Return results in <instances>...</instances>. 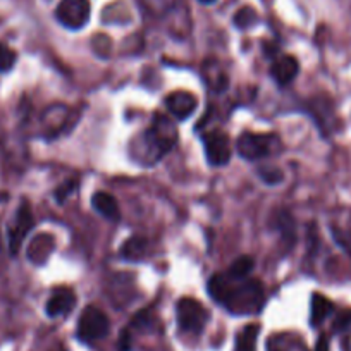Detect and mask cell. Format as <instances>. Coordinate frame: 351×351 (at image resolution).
I'll list each match as a JSON object with an SVG mask.
<instances>
[{
	"mask_svg": "<svg viewBox=\"0 0 351 351\" xmlns=\"http://www.w3.org/2000/svg\"><path fill=\"white\" fill-rule=\"evenodd\" d=\"M92 205L93 208L102 215V217L110 219V221H119L121 217L119 204H117V200L110 193H106V191H97V193L92 197Z\"/></svg>",
	"mask_w": 351,
	"mask_h": 351,
	"instance_id": "cell-12",
	"label": "cell"
},
{
	"mask_svg": "<svg viewBox=\"0 0 351 351\" xmlns=\"http://www.w3.org/2000/svg\"><path fill=\"white\" fill-rule=\"evenodd\" d=\"M334 312V303L320 293H313L310 302V326L317 327Z\"/></svg>",
	"mask_w": 351,
	"mask_h": 351,
	"instance_id": "cell-13",
	"label": "cell"
},
{
	"mask_svg": "<svg viewBox=\"0 0 351 351\" xmlns=\"http://www.w3.org/2000/svg\"><path fill=\"white\" fill-rule=\"evenodd\" d=\"M208 295L232 315H253L265 303L262 282L256 279H234L229 274H215L207 285Z\"/></svg>",
	"mask_w": 351,
	"mask_h": 351,
	"instance_id": "cell-1",
	"label": "cell"
},
{
	"mask_svg": "<svg viewBox=\"0 0 351 351\" xmlns=\"http://www.w3.org/2000/svg\"><path fill=\"white\" fill-rule=\"evenodd\" d=\"M267 351H308L302 337H296L289 332L276 334L269 337Z\"/></svg>",
	"mask_w": 351,
	"mask_h": 351,
	"instance_id": "cell-14",
	"label": "cell"
},
{
	"mask_svg": "<svg viewBox=\"0 0 351 351\" xmlns=\"http://www.w3.org/2000/svg\"><path fill=\"white\" fill-rule=\"evenodd\" d=\"M202 4H214L215 0H200Z\"/></svg>",
	"mask_w": 351,
	"mask_h": 351,
	"instance_id": "cell-27",
	"label": "cell"
},
{
	"mask_svg": "<svg viewBox=\"0 0 351 351\" xmlns=\"http://www.w3.org/2000/svg\"><path fill=\"white\" fill-rule=\"evenodd\" d=\"M74 305H76V295H74L73 289L57 288L47 302L45 312L47 315L56 319V317L67 315L74 308Z\"/></svg>",
	"mask_w": 351,
	"mask_h": 351,
	"instance_id": "cell-10",
	"label": "cell"
},
{
	"mask_svg": "<svg viewBox=\"0 0 351 351\" xmlns=\"http://www.w3.org/2000/svg\"><path fill=\"white\" fill-rule=\"evenodd\" d=\"M202 140H204L205 157H207L208 164L214 167H222L231 160V143L222 131H210V133L204 134Z\"/></svg>",
	"mask_w": 351,
	"mask_h": 351,
	"instance_id": "cell-7",
	"label": "cell"
},
{
	"mask_svg": "<svg viewBox=\"0 0 351 351\" xmlns=\"http://www.w3.org/2000/svg\"><path fill=\"white\" fill-rule=\"evenodd\" d=\"M176 319H178V326L183 332L200 334L204 332L210 315L198 300L184 296L176 305Z\"/></svg>",
	"mask_w": 351,
	"mask_h": 351,
	"instance_id": "cell-4",
	"label": "cell"
},
{
	"mask_svg": "<svg viewBox=\"0 0 351 351\" xmlns=\"http://www.w3.org/2000/svg\"><path fill=\"white\" fill-rule=\"evenodd\" d=\"M92 14L90 0H60L56 9L57 21L67 29H81L86 26Z\"/></svg>",
	"mask_w": 351,
	"mask_h": 351,
	"instance_id": "cell-6",
	"label": "cell"
},
{
	"mask_svg": "<svg viewBox=\"0 0 351 351\" xmlns=\"http://www.w3.org/2000/svg\"><path fill=\"white\" fill-rule=\"evenodd\" d=\"M298 73H300V64L298 60L291 56H285L281 57V59H278L274 64H272V69H271L272 77H274L276 83L281 84V86H286V84L291 83V81L298 76Z\"/></svg>",
	"mask_w": 351,
	"mask_h": 351,
	"instance_id": "cell-11",
	"label": "cell"
},
{
	"mask_svg": "<svg viewBox=\"0 0 351 351\" xmlns=\"http://www.w3.org/2000/svg\"><path fill=\"white\" fill-rule=\"evenodd\" d=\"M77 184H80V181L77 180H69V181H66V183L60 184V186L56 190L57 204H60V205L66 204V202L69 200L71 195L77 190Z\"/></svg>",
	"mask_w": 351,
	"mask_h": 351,
	"instance_id": "cell-23",
	"label": "cell"
},
{
	"mask_svg": "<svg viewBox=\"0 0 351 351\" xmlns=\"http://www.w3.org/2000/svg\"><path fill=\"white\" fill-rule=\"evenodd\" d=\"M350 322H351V312H343L339 317H337L336 322H334V327H336V330L344 329V327L350 326Z\"/></svg>",
	"mask_w": 351,
	"mask_h": 351,
	"instance_id": "cell-24",
	"label": "cell"
},
{
	"mask_svg": "<svg viewBox=\"0 0 351 351\" xmlns=\"http://www.w3.org/2000/svg\"><path fill=\"white\" fill-rule=\"evenodd\" d=\"M148 252V239L141 236H133L121 248V256L126 260H140Z\"/></svg>",
	"mask_w": 351,
	"mask_h": 351,
	"instance_id": "cell-15",
	"label": "cell"
},
{
	"mask_svg": "<svg viewBox=\"0 0 351 351\" xmlns=\"http://www.w3.org/2000/svg\"><path fill=\"white\" fill-rule=\"evenodd\" d=\"M253 265H255V262H253L252 256H239V258L231 265L228 274L234 279H245L248 278L250 272L253 271Z\"/></svg>",
	"mask_w": 351,
	"mask_h": 351,
	"instance_id": "cell-17",
	"label": "cell"
},
{
	"mask_svg": "<svg viewBox=\"0 0 351 351\" xmlns=\"http://www.w3.org/2000/svg\"><path fill=\"white\" fill-rule=\"evenodd\" d=\"M33 224H35V221H33L32 207L28 205V202H23L21 207L16 212L14 222L9 226V252L12 255L19 252L23 241L28 236V232L32 231Z\"/></svg>",
	"mask_w": 351,
	"mask_h": 351,
	"instance_id": "cell-8",
	"label": "cell"
},
{
	"mask_svg": "<svg viewBox=\"0 0 351 351\" xmlns=\"http://www.w3.org/2000/svg\"><path fill=\"white\" fill-rule=\"evenodd\" d=\"M315 351H329V339L326 336H320L317 341Z\"/></svg>",
	"mask_w": 351,
	"mask_h": 351,
	"instance_id": "cell-26",
	"label": "cell"
},
{
	"mask_svg": "<svg viewBox=\"0 0 351 351\" xmlns=\"http://www.w3.org/2000/svg\"><path fill=\"white\" fill-rule=\"evenodd\" d=\"M232 21H234L236 28L248 29L252 28L253 25H256V21H258V14H256V11L253 8H241L234 14Z\"/></svg>",
	"mask_w": 351,
	"mask_h": 351,
	"instance_id": "cell-18",
	"label": "cell"
},
{
	"mask_svg": "<svg viewBox=\"0 0 351 351\" xmlns=\"http://www.w3.org/2000/svg\"><path fill=\"white\" fill-rule=\"evenodd\" d=\"M178 141V128L169 117L155 114L152 126L134 143V157L145 164H155L164 157Z\"/></svg>",
	"mask_w": 351,
	"mask_h": 351,
	"instance_id": "cell-2",
	"label": "cell"
},
{
	"mask_svg": "<svg viewBox=\"0 0 351 351\" xmlns=\"http://www.w3.org/2000/svg\"><path fill=\"white\" fill-rule=\"evenodd\" d=\"M258 332H260V326H256V324H250V326H246L245 329L239 330L238 337H236V350L255 351Z\"/></svg>",
	"mask_w": 351,
	"mask_h": 351,
	"instance_id": "cell-16",
	"label": "cell"
},
{
	"mask_svg": "<svg viewBox=\"0 0 351 351\" xmlns=\"http://www.w3.org/2000/svg\"><path fill=\"white\" fill-rule=\"evenodd\" d=\"M276 143H278V138L272 134L243 133L236 140V150H238L239 157L245 160L256 162L272 155Z\"/></svg>",
	"mask_w": 351,
	"mask_h": 351,
	"instance_id": "cell-5",
	"label": "cell"
},
{
	"mask_svg": "<svg viewBox=\"0 0 351 351\" xmlns=\"http://www.w3.org/2000/svg\"><path fill=\"white\" fill-rule=\"evenodd\" d=\"M276 217H278L276 219V221H278V229L281 231V234L285 236L286 241H295V221H293L291 214L286 210H281Z\"/></svg>",
	"mask_w": 351,
	"mask_h": 351,
	"instance_id": "cell-19",
	"label": "cell"
},
{
	"mask_svg": "<svg viewBox=\"0 0 351 351\" xmlns=\"http://www.w3.org/2000/svg\"><path fill=\"white\" fill-rule=\"evenodd\" d=\"M165 107H167L169 112L172 114V117H176L178 121H186L188 117H191L195 114L198 107V99L190 92H171L165 97Z\"/></svg>",
	"mask_w": 351,
	"mask_h": 351,
	"instance_id": "cell-9",
	"label": "cell"
},
{
	"mask_svg": "<svg viewBox=\"0 0 351 351\" xmlns=\"http://www.w3.org/2000/svg\"><path fill=\"white\" fill-rule=\"evenodd\" d=\"M110 330V320L99 306H86L81 312L80 320H77V339L83 343H95V341L104 339Z\"/></svg>",
	"mask_w": 351,
	"mask_h": 351,
	"instance_id": "cell-3",
	"label": "cell"
},
{
	"mask_svg": "<svg viewBox=\"0 0 351 351\" xmlns=\"http://www.w3.org/2000/svg\"><path fill=\"white\" fill-rule=\"evenodd\" d=\"M256 172H258L260 180L265 184H271V186L282 183V180H285V174H282L281 169L274 167V165H260Z\"/></svg>",
	"mask_w": 351,
	"mask_h": 351,
	"instance_id": "cell-20",
	"label": "cell"
},
{
	"mask_svg": "<svg viewBox=\"0 0 351 351\" xmlns=\"http://www.w3.org/2000/svg\"><path fill=\"white\" fill-rule=\"evenodd\" d=\"M18 56L12 49H9L8 45L0 43V73H9V71L14 67Z\"/></svg>",
	"mask_w": 351,
	"mask_h": 351,
	"instance_id": "cell-22",
	"label": "cell"
},
{
	"mask_svg": "<svg viewBox=\"0 0 351 351\" xmlns=\"http://www.w3.org/2000/svg\"><path fill=\"white\" fill-rule=\"evenodd\" d=\"M43 241V236H40V238H36L35 241H33V246H32V252L33 250H38V253H36L35 256H33V262H38V263H43L47 260V256L50 255V253L53 252V248H56V245H53V238L50 236L49 239H47V243H42Z\"/></svg>",
	"mask_w": 351,
	"mask_h": 351,
	"instance_id": "cell-21",
	"label": "cell"
},
{
	"mask_svg": "<svg viewBox=\"0 0 351 351\" xmlns=\"http://www.w3.org/2000/svg\"><path fill=\"white\" fill-rule=\"evenodd\" d=\"M131 350V334L130 330H124L119 337V351H130Z\"/></svg>",
	"mask_w": 351,
	"mask_h": 351,
	"instance_id": "cell-25",
	"label": "cell"
}]
</instances>
